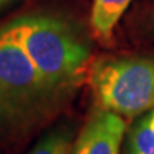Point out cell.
<instances>
[{"instance_id": "cell-2", "label": "cell", "mask_w": 154, "mask_h": 154, "mask_svg": "<svg viewBox=\"0 0 154 154\" xmlns=\"http://www.w3.org/2000/svg\"><path fill=\"white\" fill-rule=\"evenodd\" d=\"M61 96L22 47L0 32V133L30 127L53 110Z\"/></svg>"}, {"instance_id": "cell-1", "label": "cell", "mask_w": 154, "mask_h": 154, "mask_svg": "<svg viewBox=\"0 0 154 154\" xmlns=\"http://www.w3.org/2000/svg\"><path fill=\"white\" fill-rule=\"evenodd\" d=\"M33 61L44 79L60 93L77 86L90 59V44L72 23L53 14H26L0 30Z\"/></svg>"}, {"instance_id": "cell-5", "label": "cell", "mask_w": 154, "mask_h": 154, "mask_svg": "<svg viewBox=\"0 0 154 154\" xmlns=\"http://www.w3.org/2000/svg\"><path fill=\"white\" fill-rule=\"evenodd\" d=\"M133 0H93L90 24L99 38H109Z\"/></svg>"}, {"instance_id": "cell-3", "label": "cell", "mask_w": 154, "mask_h": 154, "mask_svg": "<svg viewBox=\"0 0 154 154\" xmlns=\"http://www.w3.org/2000/svg\"><path fill=\"white\" fill-rule=\"evenodd\" d=\"M88 84L99 109L134 119L154 107V57H117L97 61Z\"/></svg>"}, {"instance_id": "cell-8", "label": "cell", "mask_w": 154, "mask_h": 154, "mask_svg": "<svg viewBox=\"0 0 154 154\" xmlns=\"http://www.w3.org/2000/svg\"><path fill=\"white\" fill-rule=\"evenodd\" d=\"M10 2H13V0H0V9L3 7V6H6V5H9Z\"/></svg>"}, {"instance_id": "cell-7", "label": "cell", "mask_w": 154, "mask_h": 154, "mask_svg": "<svg viewBox=\"0 0 154 154\" xmlns=\"http://www.w3.org/2000/svg\"><path fill=\"white\" fill-rule=\"evenodd\" d=\"M73 141L72 128L59 127L40 138L27 154H70Z\"/></svg>"}, {"instance_id": "cell-6", "label": "cell", "mask_w": 154, "mask_h": 154, "mask_svg": "<svg viewBox=\"0 0 154 154\" xmlns=\"http://www.w3.org/2000/svg\"><path fill=\"white\" fill-rule=\"evenodd\" d=\"M126 154H154V107L144 113L130 128Z\"/></svg>"}, {"instance_id": "cell-4", "label": "cell", "mask_w": 154, "mask_h": 154, "mask_svg": "<svg viewBox=\"0 0 154 154\" xmlns=\"http://www.w3.org/2000/svg\"><path fill=\"white\" fill-rule=\"evenodd\" d=\"M124 134V117L99 109L73 141L70 154H120Z\"/></svg>"}]
</instances>
